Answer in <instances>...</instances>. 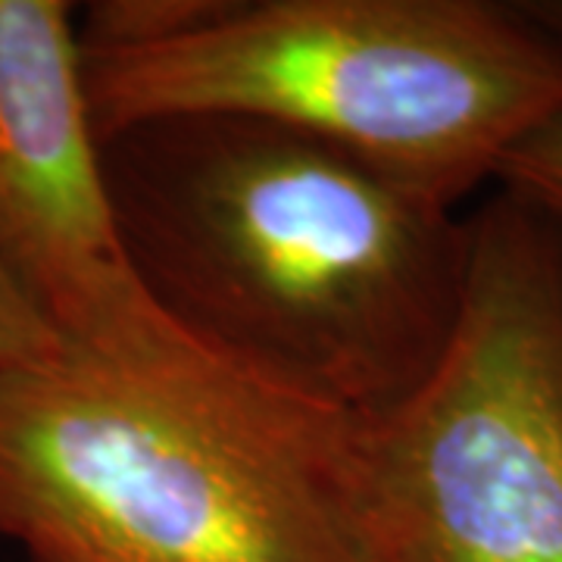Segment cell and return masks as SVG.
I'll return each mask as SVG.
<instances>
[{"mask_svg":"<svg viewBox=\"0 0 562 562\" xmlns=\"http://www.w3.org/2000/svg\"><path fill=\"white\" fill-rule=\"evenodd\" d=\"M506 194L528 203L562 235V113L522 138L497 169Z\"/></svg>","mask_w":562,"mask_h":562,"instance_id":"8992f818","label":"cell"},{"mask_svg":"<svg viewBox=\"0 0 562 562\" xmlns=\"http://www.w3.org/2000/svg\"><path fill=\"white\" fill-rule=\"evenodd\" d=\"M347 413L210 353L0 372V538L32 562H357Z\"/></svg>","mask_w":562,"mask_h":562,"instance_id":"3957f363","label":"cell"},{"mask_svg":"<svg viewBox=\"0 0 562 562\" xmlns=\"http://www.w3.org/2000/svg\"><path fill=\"white\" fill-rule=\"evenodd\" d=\"M63 353H69L66 344L50 331V325L41 319L32 303L20 294V288L0 269V372L57 360Z\"/></svg>","mask_w":562,"mask_h":562,"instance_id":"52a82bcc","label":"cell"},{"mask_svg":"<svg viewBox=\"0 0 562 562\" xmlns=\"http://www.w3.org/2000/svg\"><path fill=\"white\" fill-rule=\"evenodd\" d=\"M0 269L69 353L120 369L206 353L128 257L63 0H0Z\"/></svg>","mask_w":562,"mask_h":562,"instance_id":"5b68a950","label":"cell"},{"mask_svg":"<svg viewBox=\"0 0 562 562\" xmlns=\"http://www.w3.org/2000/svg\"><path fill=\"white\" fill-rule=\"evenodd\" d=\"M101 150L147 294L210 357L353 419L438 366L469 279L450 203L232 113L135 122Z\"/></svg>","mask_w":562,"mask_h":562,"instance_id":"6da1fadb","label":"cell"},{"mask_svg":"<svg viewBox=\"0 0 562 562\" xmlns=\"http://www.w3.org/2000/svg\"><path fill=\"white\" fill-rule=\"evenodd\" d=\"M79 50L98 140L162 116H250L450 206L562 113V38L538 3L106 0L81 16Z\"/></svg>","mask_w":562,"mask_h":562,"instance_id":"7a4b0ae2","label":"cell"},{"mask_svg":"<svg viewBox=\"0 0 562 562\" xmlns=\"http://www.w3.org/2000/svg\"><path fill=\"white\" fill-rule=\"evenodd\" d=\"M350 528L357 562H562V235L506 191L438 366L357 422Z\"/></svg>","mask_w":562,"mask_h":562,"instance_id":"277c9868","label":"cell"}]
</instances>
